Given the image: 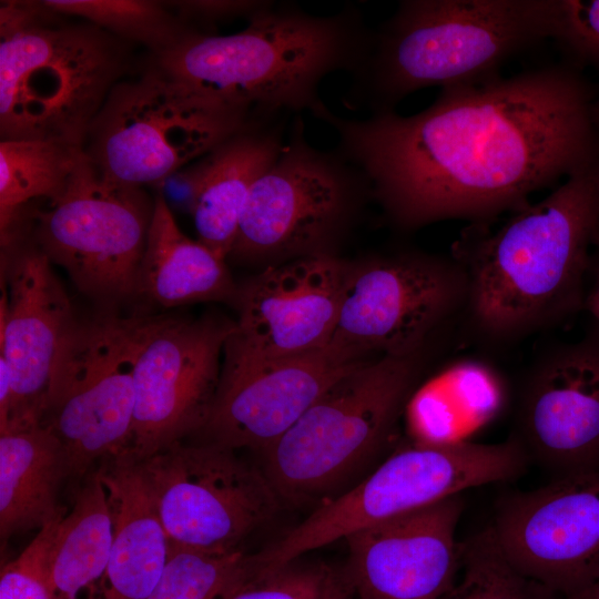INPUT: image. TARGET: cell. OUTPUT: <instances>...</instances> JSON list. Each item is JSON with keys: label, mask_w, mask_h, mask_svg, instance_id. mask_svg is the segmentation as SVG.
Instances as JSON below:
<instances>
[{"label": "cell", "mask_w": 599, "mask_h": 599, "mask_svg": "<svg viewBox=\"0 0 599 599\" xmlns=\"http://www.w3.org/2000/svg\"><path fill=\"white\" fill-rule=\"evenodd\" d=\"M348 266L332 253L266 265L236 290L238 318L224 352L267 359L328 345Z\"/></svg>", "instance_id": "obj_18"}, {"label": "cell", "mask_w": 599, "mask_h": 599, "mask_svg": "<svg viewBox=\"0 0 599 599\" xmlns=\"http://www.w3.org/2000/svg\"><path fill=\"white\" fill-rule=\"evenodd\" d=\"M556 0H403L372 29L343 104L395 111L425 88L499 77L502 63L552 38Z\"/></svg>", "instance_id": "obj_4"}, {"label": "cell", "mask_w": 599, "mask_h": 599, "mask_svg": "<svg viewBox=\"0 0 599 599\" xmlns=\"http://www.w3.org/2000/svg\"><path fill=\"white\" fill-rule=\"evenodd\" d=\"M42 1H1L0 138L84 148L129 67L126 42Z\"/></svg>", "instance_id": "obj_5"}, {"label": "cell", "mask_w": 599, "mask_h": 599, "mask_svg": "<svg viewBox=\"0 0 599 599\" xmlns=\"http://www.w3.org/2000/svg\"><path fill=\"white\" fill-rule=\"evenodd\" d=\"M365 355L328 344L292 356L255 359L224 352L219 388L201 430L206 441L262 454Z\"/></svg>", "instance_id": "obj_16"}, {"label": "cell", "mask_w": 599, "mask_h": 599, "mask_svg": "<svg viewBox=\"0 0 599 599\" xmlns=\"http://www.w3.org/2000/svg\"><path fill=\"white\" fill-rule=\"evenodd\" d=\"M153 207L144 187L109 180L87 155L65 189L33 211V242L111 311L136 297Z\"/></svg>", "instance_id": "obj_11"}, {"label": "cell", "mask_w": 599, "mask_h": 599, "mask_svg": "<svg viewBox=\"0 0 599 599\" xmlns=\"http://www.w3.org/2000/svg\"><path fill=\"white\" fill-rule=\"evenodd\" d=\"M592 120L593 124L597 131L598 140H599V100H595L592 105Z\"/></svg>", "instance_id": "obj_37"}, {"label": "cell", "mask_w": 599, "mask_h": 599, "mask_svg": "<svg viewBox=\"0 0 599 599\" xmlns=\"http://www.w3.org/2000/svg\"><path fill=\"white\" fill-rule=\"evenodd\" d=\"M285 114L252 123L191 166L197 241L225 261L253 185L283 149Z\"/></svg>", "instance_id": "obj_21"}, {"label": "cell", "mask_w": 599, "mask_h": 599, "mask_svg": "<svg viewBox=\"0 0 599 599\" xmlns=\"http://www.w3.org/2000/svg\"><path fill=\"white\" fill-rule=\"evenodd\" d=\"M91 598V597H90ZM95 598V597H94ZM89 599V598H88Z\"/></svg>", "instance_id": "obj_39"}, {"label": "cell", "mask_w": 599, "mask_h": 599, "mask_svg": "<svg viewBox=\"0 0 599 599\" xmlns=\"http://www.w3.org/2000/svg\"><path fill=\"white\" fill-rule=\"evenodd\" d=\"M517 427L528 457L559 476L599 469V327L535 362Z\"/></svg>", "instance_id": "obj_19"}, {"label": "cell", "mask_w": 599, "mask_h": 599, "mask_svg": "<svg viewBox=\"0 0 599 599\" xmlns=\"http://www.w3.org/2000/svg\"><path fill=\"white\" fill-rule=\"evenodd\" d=\"M509 561L567 597L599 575V469L505 496L490 526Z\"/></svg>", "instance_id": "obj_15"}, {"label": "cell", "mask_w": 599, "mask_h": 599, "mask_svg": "<svg viewBox=\"0 0 599 599\" xmlns=\"http://www.w3.org/2000/svg\"><path fill=\"white\" fill-rule=\"evenodd\" d=\"M0 357L10 372V402L0 432L41 425L64 337L75 316L52 263L22 235L1 255Z\"/></svg>", "instance_id": "obj_17"}, {"label": "cell", "mask_w": 599, "mask_h": 599, "mask_svg": "<svg viewBox=\"0 0 599 599\" xmlns=\"http://www.w3.org/2000/svg\"><path fill=\"white\" fill-rule=\"evenodd\" d=\"M274 115L200 94L155 64L112 89L89 129L84 151L111 181L159 186L237 132Z\"/></svg>", "instance_id": "obj_8"}, {"label": "cell", "mask_w": 599, "mask_h": 599, "mask_svg": "<svg viewBox=\"0 0 599 599\" xmlns=\"http://www.w3.org/2000/svg\"><path fill=\"white\" fill-rule=\"evenodd\" d=\"M599 227V159L496 232L471 225L453 246L464 266V316L481 338L504 343L585 307L589 250Z\"/></svg>", "instance_id": "obj_2"}, {"label": "cell", "mask_w": 599, "mask_h": 599, "mask_svg": "<svg viewBox=\"0 0 599 599\" xmlns=\"http://www.w3.org/2000/svg\"><path fill=\"white\" fill-rule=\"evenodd\" d=\"M257 554H207L169 548V558L148 599H229L262 570Z\"/></svg>", "instance_id": "obj_28"}, {"label": "cell", "mask_w": 599, "mask_h": 599, "mask_svg": "<svg viewBox=\"0 0 599 599\" xmlns=\"http://www.w3.org/2000/svg\"><path fill=\"white\" fill-rule=\"evenodd\" d=\"M97 471L113 524L102 599H148L167 562L169 540L139 463L123 454L103 459Z\"/></svg>", "instance_id": "obj_22"}, {"label": "cell", "mask_w": 599, "mask_h": 599, "mask_svg": "<svg viewBox=\"0 0 599 599\" xmlns=\"http://www.w3.org/2000/svg\"><path fill=\"white\" fill-rule=\"evenodd\" d=\"M70 477L64 450L44 426L0 432V536L41 529L65 509L58 504Z\"/></svg>", "instance_id": "obj_24"}, {"label": "cell", "mask_w": 599, "mask_h": 599, "mask_svg": "<svg viewBox=\"0 0 599 599\" xmlns=\"http://www.w3.org/2000/svg\"><path fill=\"white\" fill-rule=\"evenodd\" d=\"M138 463L169 548L240 551L281 505L261 468L212 441H176Z\"/></svg>", "instance_id": "obj_12"}, {"label": "cell", "mask_w": 599, "mask_h": 599, "mask_svg": "<svg viewBox=\"0 0 599 599\" xmlns=\"http://www.w3.org/2000/svg\"><path fill=\"white\" fill-rule=\"evenodd\" d=\"M593 94L561 65L440 89L408 116L346 119L326 104L335 150L367 176L392 223L415 230L443 220L488 226L534 192L599 159Z\"/></svg>", "instance_id": "obj_1"}, {"label": "cell", "mask_w": 599, "mask_h": 599, "mask_svg": "<svg viewBox=\"0 0 599 599\" xmlns=\"http://www.w3.org/2000/svg\"><path fill=\"white\" fill-rule=\"evenodd\" d=\"M64 515L42 527L14 560L2 566L0 599H58L51 575V547Z\"/></svg>", "instance_id": "obj_32"}, {"label": "cell", "mask_w": 599, "mask_h": 599, "mask_svg": "<svg viewBox=\"0 0 599 599\" xmlns=\"http://www.w3.org/2000/svg\"><path fill=\"white\" fill-rule=\"evenodd\" d=\"M90 597H95V596H90ZM90 597H89V598H90Z\"/></svg>", "instance_id": "obj_38"}, {"label": "cell", "mask_w": 599, "mask_h": 599, "mask_svg": "<svg viewBox=\"0 0 599 599\" xmlns=\"http://www.w3.org/2000/svg\"><path fill=\"white\" fill-rule=\"evenodd\" d=\"M135 316L77 317L53 367L41 425L60 441L70 477L129 453L134 424Z\"/></svg>", "instance_id": "obj_10"}, {"label": "cell", "mask_w": 599, "mask_h": 599, "mask_svg": "<svg viewBox=\"0 0 599 599\" xmlns=\"http://www.w3.org/2000/svg\"><path fill=\"white\" fill-rule=\"evenodd\" d=\"M460 495L348 535L357 599H439L458 570Z\"/></svg>", "instance_id": "obj_20"}, {"label": "cell", "mask_w": 599, "mask_h": 599, "mask_svg": "<svg viewBox=\"0 0 599 599\" xmlns=\"http://www.w3.org/2000/svg\"><path fill=\"white\" fill-rule=\"evenodd\" d=\"M468 280L453 256L398 253L348 266L329 344L362 355L419 353L430 334L465 314Z\"/></svg>", "instance_id": "obj_14"}, {"label": "cell", "mask_w": 599, "mask_h": 599, "mask_svg": "<svg viewBox=\"0 0 599 599\" xmlns=\"http://www.w3.org/2000/svg\"><path fill=\"white\" fill-rule=\"evenodd\" d=\"M345 565L294 559L263 567L260 573L229 599H355Z\"/></svg>", "instance_id": "obj_31"}, {"label": "cell", "mask_w": 599, "mask_h": 599, "mask_svg": "<svg viewBox=\"0 0 599 599\" xmlns=\"http://www.w3.org/2000/svg\"><path fill=\"white\" fill-rule=\"evenodd\" d=\"M505 380L485 362L457 361L429 378L405 408L415 443L451 444L495 418L505 405Z\"/></svg>", "instance_id": "obj_25"}, {"label": "cell", "mask_w": 599, "mask_h": 599, "mask_svg": "<svg viewBox=\"0 0 599 599\" xmlns=\"http://www.w3.org/2000/svg\"><path fill=\"white\" fill-rule=\"evenodd\" d=\"M365 197H373L365 173L335 149L313 146L295 114L278 158L251 190L229 257L271 265L329 253Z\"/></svg>", "instance_id": "obj_9"}, {"label": "cell", "mask_w": 599, "mask_h": 599, "mask_svg": "<svg viewBox=\"0 0 599 599\" xmlns=\"http://www.w3.org/2000/svg\"><path fill=\"white\" fill-rule=\"evenodd\" d=\"M225 262L197 240L187 237L166 201L158 194L135 298L164 308L204 301H234L237 287Z\"/></svg>", "instance_id": "obj_23"}, {"label": "cell", "mask_w": 599, "mask_h": 599, "mask_svg": "<svg viewBox=\"0 0 599 599\" xmlns=\"http://www.w3.org/2000/svg\"><path fill=\"white\" fill-rule=\"evenodd\" d=\"M113 540L108 494L97 470L87 474L72 509L60 520L51 547V575L59 599H79L102 578Z\"/></svg>", "instance_id": "obj_26"}, {"label": "cell", "mask_w": 599, "mask_h": 599, "mask_svg": "<svg viewBox=\"0 0 599 599\" xmlns=\"http://www.w3.org/2000/svg\"><path fill=\"white\" fill-rule=\"evenodd\" d=\"M355 599H357V598H355Z\"/></svg>", "instance_id": "obj_40"}, {"label": "cell", "mask_w": 599, "mask_h": 599, "mask_svg": "<svg viewBox=\"0 0 599 599\" xmlns=\"http://www.w3.org/2000/svg\"><path fill=\"white\" fill-rule=\"evenodd\" d=\"M174 4L179 13L186 19L193 18L203 22H214L230 17L254 13L263 1H182Z\"/></svg>", "instance_id": "obj_34"}, {"label": "cell", "mask_w": 599, "mask_h": 599, "mask_svg": "<svg viewBox=\"0 0 599 599\" xmlns=\"http://www.w3.org/2000/svg\"><path fill=\"white\" fill-rule=\"evenodd\" d=\"M48 8L88 21L128 42H138L155 55L173 47L191 28L163 3L149 0H44Z\"/></svg>", "instance_id": "obj_30"}, {"label": "cell", "mask_w": 599, "mask_h": 599, "mask_svg": "<svg viewBox=\"0 0 599 599\" xmlns=\"http://www.w3.org/2000/svg\"><path fill=\"white\" fill-rule=\"evenodd\" d=\"M439 599H560L518 570L501 550L489 526L460 541L458 570Z\"/></svg>", "instance_id": "obj_29"}, {"label": "cell", "mask_w": 599, "mask_h": 599, "mask_svg": "<svg viewBox=\"0 0 599 599\" xmlns=\"http://www.w3.org/2000/svg\"><path fill=\"white\" fill-rule=\"evenodd\" d=\"M593 245L597 248V264L592 285L587 292L585 307L590 312L599 326V227L595 235Z\"/></svg>", "instance_id": "obj_35"}, {"label": "cell", "mask_w": 599, "mask_h": 599, "mask_svg": "<svg viewBox=\"0 0 599 599\" xmlns=\"http://www.w3.org/2000/svg\"><path fill=\"white\" fill-rule=\"evenodd\" d=\"M234 326L213 317L135 316L134 424L128 453L135 460L204 428Z\"/></svg>", "instance_id": "obj_13"}, {"label": "cell", "mask_w": 599, "mask_h": 599, "mask_svg": "<svg viewBox=\"0 0 599 599\" xmlns=\"http://www.w3.org/2000/svg\"><path fill=\"white\" fill-rule=\"evenodd\" d=\"M85 156L82 145L58 140L0 141L1 247L18 236L23 207L57 197Z\"/></svg>", "instance_id": "obj_27"}, {"label": "cell", "mask_w": 599, "mask_h": 599, "mask_svg": "<svg viewBox=\"0 0 599 599\" xmlns=\"http://www.w3.org/2000/svg\"><path fill=\"white\" fill-rule=\"evenodd\" d=\"M247 26L216 35L190 29L155 64L191 90L262 114L324 104L319 85L336 71L351 73L364 58L370 30L354 4L316 16L292 2L263 1Z\"/></svg>", "instance_id": "obj_3"}, {"label": "cell", "mask_w": 599, "mask_h": 599, "mask_svg": "<svg viewBox=\"0 0 599 599\" xmlns=\"http://www.w3.org/2000/svg\"><path fill=\"white\" fill-rule=\"evenodd\" d=\"M528 459L515 436L496 444L414 443L394 451L352 488L321 502L257 557L265 567L281 566L357 530L466 489L514 479L524 471Z\"/></svg>", "instance_id": "obj_7"}, {"label": "cell", "mask_w": 599, "mask_h": 599, "mask_svg": "<svg viewBox=\"0 0 599 599\" xmlns=\"http://www.w3.org/2000/svg\"><path fill=\"white\" fill-rule=\"evenodd\" d=\"M418 361L419 353L363 362L261 454L281 501L323 502L377 456L410 396Z\"/></svg>", "instance_id": "obj_6"}, {"label": "cell", "mask_w": 599, "mask_h": 599, "mask_svg": "<svg viewBox=\"0 0 599 599\" xmlns=\"http://www.w3.org/2000/svg\"><path fill=\"white\" fill-rule=\"evenodd\" d=\"M560 599H599V575L578 591Z\"/></svg>", "instance_id": "obj_36"}, {"label": "cell", "mask_w": 599, "mask_h": 599, "mask_svg": "<svg viewBox=\"0 0 599 599\" xmlns=\"http://www.w3.org/2000/svg\"><path fill=\"white\" fill-rule=\"evenodd\" d=\"M552 38L573 58L599 68V0H556Z\"/></svg>", "instance_id": "obj_33"}]
</instances>
